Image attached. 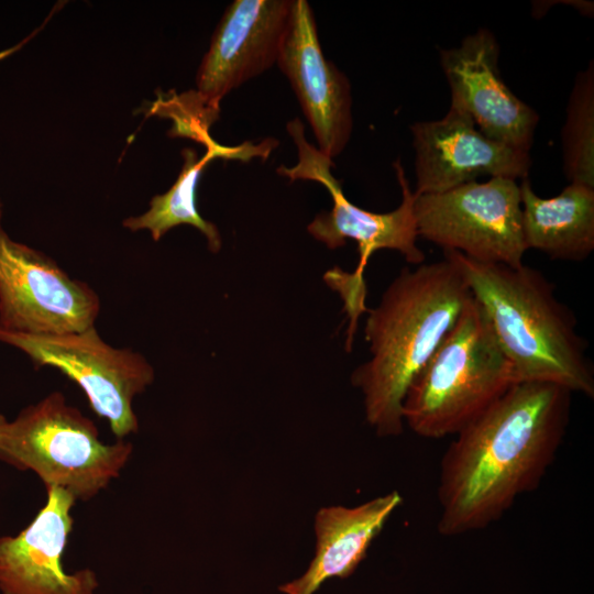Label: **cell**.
Returning a JSON list of instances; mask_svg holds the SVG:
<instances>
[{"instance_id": "1", "label": "cell", "mask_w": 594, "mask_h": 594, "mask_svg": "<svg viewBox=\"0 0 594 594\" xmlns=\"http://www.w3.org/2000/svg\"><path fill=\"white\" fill-rule=\"evenodd\" d=\"M571 395L551 383H515L455 435L439 464L441 536L485 529L538 488L563 442Z\"/></svg>"}, {"instance_id": "2", "label": "cell", "mask_w": 594, "mask_h": 594, "mask_svg": "<svg viewBox=\"0 0 594 594\" xmlns=\"http://www.w3.org/2000/svg\"><path fill=\"white\" fill-rule=\"evenodd\" d=\"M472 298L458 264L442 261L403 268L378 306L369 310L364 333L372 358L352 383L364 395L367 422L380 436L404 430L406 393Z\"/></svg>"}, {"instance_id": "3", "label": "cell", "mask_w": 594, "mask_h": 594, "mask_svg": "<svg viewBox=\"0 0 594 594\" xmlns=\"http://www.w3.org/2000/svg\"><path fill=\"white\" fill-rule=\"evenodd\" d=\"M462 271L509 361L515 383H551L594 397V373L578 321L538 270L482 263L444 251Z\"/></svg>"}, {"instance_id": "4", "label": "cell", "mask_w": 594, "mask_h": 594, "mask_svg": "<svg viewBox=\"0 0 594 594\" xmlns=\"http://www.w3.org/2000/svg\"><path fill=\"white\" fill-rule=\"evenodd\" d=\"M515 384L490 320L473 298L410 384L403 420L417 436H455Z\"/></svg>"}, {"instance_id": "5", "label": "cell", "mask_w": 594, "mask_h": 594, "mask_svg": "<svg viewBox=\"0 0 594 594\" xmlns=\"http://www.w3.org/2000/svg\"><path fill=\"white\" fill-rule=\"evenodd\" d=\"M132 451L123 439L103 443L94 421L61 392L25 407L12 421L0 415V460L33 471L46 487H63L76 501L106 488Z\"/></svg>"}, {"instance_id": "6", "label": "cell", "mask_w": 594, "mask_h": 594, "mask_svg": "<svg viewBox=\"0 0 594 594\" xmlns=\"http://www.w3.org/2000/svg\"><path fill=\"white\" fill-rule=\"evenodd\" d=\"M287 131L298 148V163L287 168L280 166L278 174L290 180L307 179L322 184L332 198V208L318 215L308 226V232L329 249L345 244L348 239L358 243L359 264L353 273L334 268L326 274V282L344 299L351 317L349 339L364 306L365 284L363 272L371 255L382 249L395 250L408 263L420 265L424 252L417 246V223L414 213L415 194L410 190L399 161L393 165L402 188V202L393 211L375 213L364 210L344 196L341 183L331 174L332 160L311 145L304 134V125L297 118L287 124Z\"/></svg>"}, {"instance_id": "7", "label": "cell", "mask_w": 594, "mask_h": 594, "mask_svg": "<svg viewBox=\"0 0 594 594\" xmlns=\"http://www.w3.org/2000/svg\"><path fill=\"white\" fill-rule=\"evenodd\" d=\"M415 194V193H414ZM418 237L482 263L519 266L527 251L516 179L491 177L438 194L416 195Z\"/></svg>"}, {"instance_id": "8", "label": "cell", "mask_w": 594, "mask_h": 594, "mask_svg": "<svg viewBox=\"0 0 594 594\" xmlns=\"http://www.w3.org/2000/svg\"><path fill=\"white\" fill-rule=\"evenodd\" d=\"M0 342L25 353L36 367L57 369L74 381L86 394L90 408L108 420L118 439L138 432L132 402L154 381V369L141 353L111 346L95 326L51 336L0 329Z\"/></svg>"}, {"instance_id": "9", "label": "cell", "mask_w": 594, "mask_h": 594, "mask_svg": "<svg viewBox=\"0 0 594 594\" xmlns=\"http://www.w3.org/2000/svg\"><path fill=\"white\" fill-rule=\"evenodd\" d=\"M99 311V296L87 283L0 227V329L33 336L80 332L95 326Z\"/></svg>"}, {"instance_id": "10", "label": "cell", "mask_w": 594, "mask_h": 594, "mask_svg": "<svg viewBox=\"0 0 594 594\" xmlns=\"http://www.w3.org/2000/svg\"><path fill=\"white\" fill-rule=\"evenodd\" d=\"M439 56L451 91L450 107L470 116L487 138L529 152L539 116L502 79L494 34L480 29L460 46L439 50Z\"/></svg>"}, {"instance_id": "11", "label": "cell", "mask_w": 594, "mask_h": 594, "mask_svg": "<svg viewBox=\"0 0 594 594\" xmlns=\"http://www.w3.org/2000/svg\"><path fill=\"white\" fill-rule=\"evenodd\" d=\"M292 7V0H235L227 8L196 77L208 109L219 112L227 94L277 62Z\"/></svg>"}, {"instance_id": "12", "label": "cell", "mask_w": 594, "mask_h": 594, "mask_svg": "<svg viewBox=\"0 0 594 594\" xmlns=\"http://www.w3.org/2000/svg\"><path fill=\"white\" fill-rule=\"evenodd\" d=\"M415 150L416 195L443 193L482 175L522 179L529 152L487 138L465 112L449 108L440 120L410 128Z\"/></svg>"}, {"instance_id": "13", "label": "cell", "mask_w": 594, "mask_h": 594, "mask_svg": "<svg viewBox=\"0 0 594 594\" xmlns=\"http://www.w3.org/2000/svg\"><path fill=\"white\" fill-rule=\"evenodd\" d=\"M318 142L331 160L344 150L352 132L351 86L321 50L316 20L306 0H293L287 32L277 58Z\"/></svg>"}, {"instance_id": "14", "label": "cell", "mask_w": 594, "mask_h": 594, "mask_svg": "<svg viewBox=\"0 0 594 594\" xmlns=\"http://www.w3.org/2000/svg\"><path fill=\"white\" fill-rule=\"evenodd\" d=\"M45 505L16 536L0 537L2 594H95L90 569L67 573L62 556L73 529L70 509L76 498L59 486H47Z\"/></svg>"}, {"instance_id": "15", "label": "cell", "mask_w": 594, "mask_h": 594, "mask_svg": "<svg viewBox=\"0 0 594 594\" xmlns=\"http://www.w3.org/2000/svg\"><path fill=\"white\" fill-rule=\"evenodd\" d=\"M402 503L400 494L393 491L353 508L320 509L315 522V558L300 578L278 590L285 594H314L326 580L351 575Z\"/></svg>"}, {"instance_id": "16", "label": "cell", "mask_w": 594, "mask_h": 594, "mask_svg": "<svg viewBox=\"0 0 594 594\" xmlns=\"http://www.w3.org/2000/svg\"><path fill=\"white\" fill-rule=\"evenodd\" d=\"M519 189L527 250L570 262L590 256L594 250V188L570 183L558 196L541 198L526 177Z\"/></svg>"}, {"instance_id": "17", "label": "cell", "mask_w": 594, "mask_h": 594, "mask_svg": "<svg viewBox=\"0 0 594 594\" xmlns=\"http://www.w3.org/2000/svg\"><path fill=\"white\" fill-rule=\"evenodd\" d=\"M222 154L217 145L208 147L202 157L195 150L182 151V170L174 185L164 194L154 196L150 208L140 216L129 217L122 226L130 231L148 230L154 241H158L170 229L188 224L198 229L206 238L208 249L217 253L221 249V235L216 224L204 219L196 205V190L205 167Z\"/></svg>"}, {"instance_id": "18", "label": "cell", "mask_w": 594, "mask_h": 594, "mask_svg": "<svg viewBox=\"0 0 594 594\" xmlns=\"http://www.w3.org/2000/svg\"><path fill=\"white\" fill-rule=\"evenodd\" d=\"M563 172L570 183L594 188V65L580 72L569 97L562 128Z\"/></svg>"}, {"instance_id": "19", "label": "cell", "mask_w": 594, "mask_h": 594, "mask_svg": "<svg viewBox=\"0 0 594 594\" xmlns=\"http://www.w3.org/2000/svg\"><path fill=\"white\" fill-rule=\"evenodd\" d=\"M1 217H2V205H1V200H0V227H1Z\"/></svg>"}]
</instances>
